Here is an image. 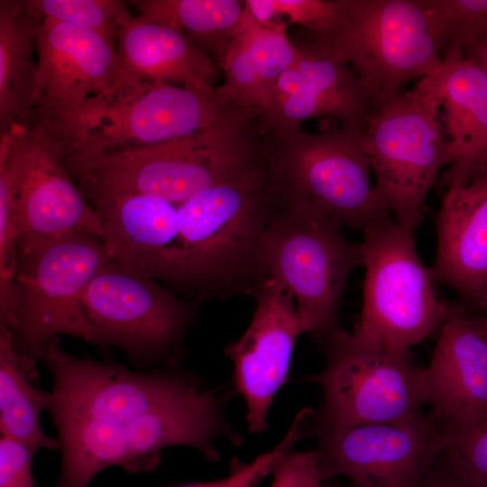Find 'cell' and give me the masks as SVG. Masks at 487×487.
I'll return each instance as SVG.
<instances>
[{
	"mask_svg": "<svg viewBox=\"0 0 487 487\" xmlns=\"http://www.w3.org/2000/svg\"><path fill=\"white\" fill-rule=\"evenodd\" d=\"M278 204L262 159L242 177L179 205L173 289L199 300L254 297L268 279L265 238Z\"/></svg>",
	"mask_w": 487,
	"mask_h": 487,
	"instance_id": "6da1fadb",
	"label": "cell"
},
{
	"mask_svg": "<svg viewBox=\"0 0 487 487\" xmlns=\"http://www.w3.org/2000/svg\"><path fill=\"white\" fill-rule=\"evenodd\" d=\"M287 27L286 23L263 27L245 6L221 68L225 73L221 89L259 118L271 103L278 79L296 57V46L288 36Z\"/></svg>",
	"mask_w": 487,
	"mask_h": 487,
	"instance_id": "cb8c5ba5",
	"label": "cell"
},
{
	"mask_svg": "<svg viewBox=\"0 0 487 487\" xmlns=\"http://www.w3.org/2000/svg\"><path fill=\"white\" fill-rule=\"evenodd\" d=\"M37 60L31 122L62 141L86 101L115 83L120 67L116 45L93 31L44 18Z\"/></svg>",
	"mask_w": 487,
	"mask_h": 487,
	"instance_id": "2e32d148",
	"label": "cell"
},
{
	"mask_svg": "<svg viewBox=\"0 0 487 487\" xmlns=\"http://www.w3.org/2000/svg\"><path fill=\"white\" fill-rule=\"evenodd\" d=\"M436 224L434 279L468 308L487 289V167L465 186L447 189Z\"/></svg>",
	"mask_w": 487,
	"mask_h": 487,
	"instance_id": "44dd1931",
	"label": "cell"
},
{
	"mask_svg": "<svg viewBox=\"0 0 487 487\" xmlns=\"http://www.w3.org/2000/svg\"><path fill=\"white\" fill-rule=\"evenodd\" d=\"M200 302L178 297L157 280L113 260L100 268L81 296L98 345L121 347L138 363L175 355Z\"/></svg>",
	"mask_w": 487,
	"mask_h": 487,
	"instance_id": "4fadbf2b",
	"label": "cell"
},
{
	"mask_svg": "<svg viewBox=\"0 0 487 487\" xmlns=\"http://www.w3.org/2000/svg\"><path fill=\"white\" fill-rule=\"evenodd\" d=\"M115 80L159 81L194 88L216 87V66L184 33L139 15L118 32Z\"/></svg>",
	"mask_w": 487,
	"mask_h": 487,
	"instance_id": "603a6c76",
	"label": "cell"
},
{
	"mask_svg": "<svg viewBox=\"0 0 487 487\" xmlns=\"http://www.w3.org/2000/svg\"><path fill=\"white\" fill-rule=\"evenodd\" d=\"M436 90L449 134L447 189L465 186L487 167V75L470 59L443 61L424 78Z\"/></svg>",
	"mask_w": 487,
	"mask_h": 487,
	"instance_id": "7402d4cb",
	"label": "cell"
},
{
	"mask_svg": "<svg viewBox=\"0 0 487 487\" xmlns=\"http://www.w3.org/2000/svg\"><path fill=\"white\" fill-rule=\"evenodd\" d=\"M441 41L442 60L464 58L466 47L487 32V0H427Z\"/></svg>",
	"mask_w": 487,
	"mask_h": 487,
	"instance_id": "83f0119b",
	"label": "cell"
},
{
	"mask_svg": "<svg viewBox=\"0 0 487 487\" xmlns=\"http://www.w3.org/2000/svg\"><path fill=\"white\" fill-rule=\"evenodd\" d=\"M317 449L302 452L291 450L280 455L271 464V487H324L319 472Z\"/></svg>",
	"mask_w": 487,
	"mask_h": 487,
	"instance_id": "1f68e13d",
	"label": "cell"
},
{
	"mask_svg": "<svg viewBox=\"0 0 487 487\" xmlns=\"http://www.w3.org/2000/svg\"><path fill=\"white\" fill-rule=\"evenodd\" d=\"M35 453L8 437L0 438V487H34L32 473Z\"/></svg>",
	"mask_w": 487,
	"mask_h": 487,
	"instance_id": "836d02e7",
	"label": "cell"
},
{
	"mask_svg": "<svg viewBox=\"0 0 487 487\" xmlns=\"http://www.w3.org/2000/svg\"><path fill=\"white\" fill-rule=\"evenodd\" d=\"M110 256L102 240L72 232L18 246L11 318L13 345L36 376V363L59 335L98 345L81 296ZM1 325V324H0ZM4 326V325H3Z\"/></svg>",
	"mask_w": 487,
	"mask_h": 487,
	"instance_id": "8992f818",
	"label": "cell"
},
{
	"mask_svg": "<svg viewBox=\"0 0 487 487\" xmlns=\"http://www.w3.org/2000/svg\"><path fill=\"white\" fill-rule=\"evenodd\" d=\"M324 370L309 377L324 401L313 424L325 427L399 420L429 403L426 368L409 353H392L362 344L342 328L324 340Z\"/></svg>",
	"mask_w": 487,
	"mask_h": 487,
	"instance_id": "8fae6325",
	"label": "cell"
},
{
	"mask_svg": "<svg viewBox=\"0 0 487 487\" xmlns=\"http://www.w3.org/2000/svg\"><path fill=\"white\" fill-rule=\"evenodd\" d=\"M472 312L487 315V289H484L474 301L467 308Z\"/></svg>",
	"mask_w": 487,
	"mask_h": 487,
	"instance_id": "8d00e7d4",
	"label": "cell"
},
{
	"mask_svg": "<svg viewBox=\"0 0 487 487\" xmlns=\"http://www.w3.org/2000/svg\"><path fill=\"white\" fill-rule=\"evenodd\" d=\"M43 18L93 31L116 45L132 15L123 0H30Z\"/></svg>",
	"mask_w": 487,
	"mask_h": 487,
	"instance_id": "f1b7e54d",
	"label": "cell"
},
{
	"mask_svg": "<svg viewBox=\"0 0 487 487\" xmlns=\"http://www.w3.org/2000/svg\"><path fill=\"white\" fill-rule=\"evenodd\" d=\"M337 224L298 204L282 202L266 233L268 278L289 292L304 333L321 342L339 328V307L352 272L363 266L361 244Z\"/></svg>",
	"mask_w": 487,
	"mask_h": 487,
	"instance_id": "30bf717a",
	"label": "cell"
},
{
	"mask_svg": "<svg viewBox=\"0 0 487 487\" xmlns=\"http://www.w3.org/2000/svg\"><path fill=\"white\" fill-rule=\"evenodd\" d=\"M0 174L14 196L17 249L72 232L102 240L103 225L67 164L64 144L41 124L0 133Z\"/></svg>",
	"mask_w": 487,
	"mask_h": 487,
	"instance_id": "7c38bea8",
	"label": "cell"
},
{
	"mask_svg": "<svg viewBox=\"0 0 487 487\" xmlns=\"http://www.w3.org/2000/svg\"><path fill=\"white\" fill-rule=\"evenodd\" d=\"M245 6L257 23L266 28L280 23L298 24L308 31H319L332 23L337 13V0H247Z\"/></svg>",
	"mask_w": 487,
	"mask_h": 487,
	"instance_id": "f546056e",
	"label": "cell"
},
{
	"mask_svg": "<svg viewBox=\"0 0 487 487\" xmlns=\"http://www.w3.org/2000/svg\"><path fill=\"white\" fill-rule=\"evenodd\" d=\"M440 97L426 79L381 100L365 120L361 143L375 188L394 220L414 232L426 198L451 158L438 116Z\"/></svg>",
	"mask_w": 487,
	"mask_h": 487,
	"instance_id": "ba28073f",
	"label": "cell"
},
{
	"mask_svg": "<svg viewBox=\"0 0 487 487\" xmlns=\"http://www.w3.org/2000/svg\"><path fill=\"white\" fill-rule=\"evenodd\" d=\"M444 321L426 368L431 416L446 430L487 419V337L463 303L446 302Z\"/></svg>",
	"mask_w": 487,
	"mask_h": 487,
	"instance_id": "d6986e66",
	"label": "cell"
},
{
	"mask_svg": "<svg viewBox=\"0 0 487 487\" xmlns=\"http://www.w3.org/2000/svg\"><path fill=\"white\" fill-rule=\"evenodd\" d=\"M43 21L30 0H0V133L31 122Z\"/></svg>",
	"mask_w": 487,
	"mask_h": 487,
	"instance_id": "d4e9b609",
	"label": "cell"
},
{
	"mask_svg": "<svg viewBox=\"0 0 487 487\" xmlns=\"http://www.w3.org/2000/svg\"><path fill=\"white\" fill-rule=\"evenodd\" d=\"M256 307L243 335L229 344L235 390L246 403L252 433L267 428V417L277 391L286 381L295 345L304 333L292 296L268 278L254 296Z\"/></svg>",
	"mask_w": 487,
	"mask_h": 487,
	"instance_id": "ac0fdd59",
	"label": "cell"
},
{
	"mask_svg": "<svg viewBox=\"0 0 487 487\" xmlns=\"http://www.w3.org/2000/svg\"><path fill=\"white\" fill-rule=\"evenodd\" d=\"M363 130L341 125L309 133L297 125L262 133V159L279 199L363 231L391 216L372 182Z\"/></svg>",
	"mask_w": 487,
	"mask_h": 487,
	"instance_id": "3957f363",
	"label": "cell"
},
{
	"mask_svg": "<svg viewBox=\"0 0 487 487\" xmlns=\"http://www.w3.org/2000/svg\"><path fill=\"white\" fill-rule=\"evenodd\" d=\"M324 482L344 476L356 487H420L445 449L446 427L423 411L391 421L309 429Z\"/></svg>",
	"mask_w": 487,
	"mask_h": 487,
	"instance_id": "9a60e30c",
	"label": "cell"
},
{
	"mask_svg": "<svg viewBox=\"0 0 487 487\" xmlns=\"http://www.w3.org/2000/svg\"><path fill=\"white\" fill-rule=\"evenodd\" d=\"M261 140L258 117L240 110L183 138L81 159L73 174L82 189L145 195L180 205L259 166Z\"/></svg>",
	"mask_w": 487,
	"mask_h": 487,
	"instance_id": "7a4b0ae2",
	"label": "cell"
},
{
	"mask_svg": "<svg viewBox=\"0 0 487 487\" xmlns=\"http://www.w3.org/2000/svg\"><path fill=\"white\" fill-rule=\"evenodd\" d=\"M240 110L246 109L220 87L115 80L82 106L62 140L66 161L165 143L210 128Z\"/></svg>",
	"mask_w": 487,
	"mask_h": 487,
	"instance_id": "5b68a950",
	"label": "cell"
},
{
	"mask_svg": "<svg viewBox=\"0 0 487 487\" xmlns=\"http://www.w3.org/2000/svg\"><path fill=\"white\" fill-rule=\"evenodd\" d=\"M54 425L61 454L54 487H88L96 474L114 465L129 473L153 471L162 449L170 446L194 447L208 461H218V437L240 440L223 415L220 398L206 390L188 401L124 422L69 419Z\"/></svg>",
	"mask_w": 487,
	"mask_h": 487,
	"instance_id": "277c9868",
	"label": "cell"
},
{
	"mask_svg": "<svg viewBox=\"0 0 487 487\" xmlns=\"http://www.w3.org/2000/svg\"><path fill=\"white\" fill-rule=\"evenodd\" d=\"M304 436L300 425L292 423L284 438L272 450L259 455L248 464L233 461L230 474L221 480L187 484L178 487H253L262 476L270 473L272 463Z\"/></svg>",
	"mask_w": 487,
	"mask_h": 487,
	"instance_id": "4dcf8cb0",
	"label": "cell"
},
{
	"mask_svg": "<svg viewBox=\"0 0 487 487\" xmlns=\"http://www.w3.org/2000/svg\"><path fill=\"white\" fill-rule=\"evenodd\" d=\"M294 44L295 60L278 79L271 103L260 116L262 132L319 117L364 128L379 103L354 69L307 31Z\"/></svg>",
	"mask_w": 487,
	"mask_h": 487,
	"instance_id": "e0dca14e",
	"label": "cell"
},
{
	"mask_svg": "<svg viewBox=\"0 0 487 487\" xmlns=\"http://www.w3.org/2000/svg\"><path fill=\"white\" fill-rule=\"evenodd\" d=\"M32 378L13 345L12 335L0 325V432L35 454L58 449L59 442L43 432L41 414L46 409V392L34 387Z\"/></svg>",
	"mask_w": 487,
	"mask_h": 487,
	"instance_id": "4316f807",
	"label": "cell"
},
{
	"mask_svg": "<svg viewBox=\"0 0 487 487\" xmlns=\"http://www.w3.org/2000/svg\"><path fill=\"white\" fill-rule=\"evenodd\" d=\"M331 487H356V486L353 484L352 482H349V483H345V484H337Z\"/></svg>",
	"mask_w": 487,
	"mask_h": 487,
	"instance_id": "f35d334b",
	"label": "cell"
},
{
	"mask_svg": "<svg viewBox=\"0 0 487 487\" xmlns=\"http://www.w3.org/2000/svg\"><path fill=\"white\" fill-rule=\"evenodd\" d=\"M139 16L171 27L205 50L222 68L244 18V1L131 0Z\"/></svg>",
	"mask_w": 487,
	"mask_h": 487,
	"instance_id": "484cf974",
	"label": "cell"
},
{
	"mask_svg": "<svg viewBox=\"0 0 487 487\" xmlns=\"http://www.w3.org/2000/svg\"><path fill=\"white\" fill-rule=\"evenodd\" d=\"M420 487H487V478L463 468L443 450L428 467Z\"/></svg>",
	"mask_w": 487,
	"mask_h": 487,
	"instance_id": "e575fe53",
	"label": "cell"
},
{
	"mask_svg": "<svg viewBox=\"0 0 487 487\" xmlns=\"http://www.w3.org/2000/svg\"><path fill=\"white\" fill-rule=\"evenodd\" d=\"M473 316L475 324L487 337V315L473 312Z\"/></svg>",
	"mask_w": 487,
	"mask_h": 487,
	"instance_id": "74e56055",
	"label": "cell"
},
{
	"mask_svg": "<svg viewBox=\"0 0 487 487\" xmlns=\"http://www.w3.org/2000/svg\"><path fill=\"white\" fill-rule=\"evenodd\" d=\"M81 191L101 220L110 259L173 288L181 253L179 205L139 194Z\"/></svg>",
	"mask_w": 487,
	"mask_h": 487,
	"instance_id": "ffe728a7",
	"label": "cell"
},
{
	"mask_svg": "<svg viewBox=\"0 0 487 487\" xmlns=\"http://www.w3.org/2000/svg\"><path fill=\"white\" fill-rule=\"evenodd\" d=\"M363 232V302L352 334L372 347L409 353L440 329L446 303L436 296L431 268L417 252L414 232L391 216Z\"/></svg>",
	"mask_w": 487,
	"mask_h": 487,
	"instance_id": "9c48e42d",
	"label": "cell"
},
{
	"mask_svg": "<svg viewBox=\"0 0 487 487\" xmlns=\"http://www.w3.org/2000/svg\"><path fill=\"white\" fill-rule=\"evenodd\" d=\"M465 58L470 59L487 75V32L465 48Z\"/></svg>",
	"mask_w": 487,
	"mask_h": 487,
	"instance_id": "d590c367",
	"label": "cell"
},
{
	"mask_svg": "<svg viewBox=\"0 0 487 487\" xmlns=\"http://www.w3.org/2000/svg\"><path fill=\"white\" fill-rule=\"evenodd\" d=\"M306 31L345 60L378 103L443 64L427 0H337L332 23Z\"/></svg>",
	"mask_w": 487,
	"mask_h": 487,
	"instance_id": "52a82bcc",
	"label": "cell"
},
{
	"mask_svg": "<svg viewBox=\"0 0 487 487\" xmlns=\"http://www.w3.org/2000/svg\"><path fill=\"white\" fill-rule=\"evenodd\" d=\"M41 360L53 378L46 392V410L53 423L124 422L188 401L205 391L191 374L178 370L139 373L110 362L76 357L60 346L59 338L45 347Z\"/></svg>",
	"mask_w": 487,
	"mask_h": 487,
	"instance_id": "5bb4252c",
	"label": "cell"
},
{
	"mask_svg": "<svg viewBox=\"0 0 487 487\" xmlns=\"http://www.w3.org/2000/svg\"><path fill=\"white\" fill-rule=\"evenodd\" d=\"M444 450L463 468L487 478V419L468 429H446Z\"/></svg>",
	"mask_w": 487,
	"mask_h": 487,
	"instance_id": "d6a6232c",
	"label": "cell"
}]
</instances>
